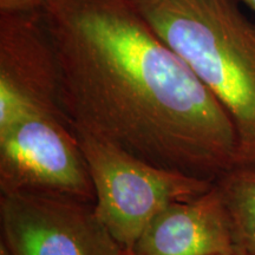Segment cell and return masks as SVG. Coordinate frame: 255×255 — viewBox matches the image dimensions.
Here are the masks:
<instances>
[{"mask_svg": "<svg viewBox=\"0 0 255 255\" xmlns=\"http://www.w3.org/2000/svg\"><path fill=\"white\" fill-rule=\"evenodd\" d=\"M0 255H12L11 252L2 241H0Z\"/></svg>", "mask_w": 255, "mask_h": 255, "instance_id": "11", "label": "cell"}, {"mask_svg": "<svg viewBox=\"0 0 255 255\" xmlns=\"http://www.w3.org/2000/svg\"><path fill=\"white\" fill-rule=\"evenodd\" d=\"M40 14L73 130L210 181L238 167L228 113L136 0H46Z\"/></svg>", "mask_w": 255, "mask_h": 255, "instance_id": "1", "label": "cell"}, {"mask_svg": "<svg viewBox=\"0 0 255 255\" xmlns=\"http://www.w3.org/2000/svg\"><path fill=\"white\" fill-rule=\"evenodd\" d=\"M46 0H0V13H27L40 11Z\"/></svg>", "mask_w": 255, "mask_h": 255, "instance_id": "9", "label": "cell"}, {"mask_svg": "<svg viewBox=\"0 0 255 255\" xmlns=\"http://www.w3.org/2000/svg\"><path fill=\"white\" fill-rule=\"evenodd\" d=\"M0 228L12 255H132L101 222L94 202L72 197L0 195Z\"/></svg>", "mask_w": 255, "mask_h": 255, "instance_id": "5", "label": "cell"}, {"mask_svg": "<svg viewBox=\"0 0 255 255\" xmlns=\"http://www.w3.org/2000/svg\"><path fill=\"white\" fill-rule=\"evenodd\" d=\"M131 253H132V252H131ZM132 255H133V254H132Z\"/></svg>", "mask_w": 255, "mask_h": 255, "instance_id": "13", "label": "cell"}, {"mask_svg": "<svg viewBox=\"0 0 255 255\" xmlns=\"http://www.w3.org/2000/svg\"><path fill=\"white\" fill-rule=\"evenodd\" d=\"M12 194L95 203L87 159L68 120L30 113L0 126V195Z\"/></svg>", "mask_w": 255, "mask_h": 255, "instance_id": "4", "label": "cell"}, {"mask_svg": "<svg viewBox=\"0 0 255 255\" xmlns=\"http://www.w3.org/2000/svg\"><path fill=\"white\" fill-rule=\"evenodd\" d=\"M75 131L94 184L96 214L128 251L165 206L194 199L214 186L215 181L158 167L111 143Z\"/></svg>", "mask_w": 255, "mask_h": 255, "instance_id": "3", "label": "cell"}, {"mask_svg": "<svg viewBox=\"0 0 255 255\" xmlns=\"http://www.w3.org/2000/svg\"><path fill=\"white\" fill-rule=\"evenodd\" d=\"M231 223L233 245L255 255V168L231 169L215 181Z\"/></svg>", "mask_w": 255, "mask_h": 255, "instance_id": "8", "label": "cell"}, {"mask_svg": "<svg viewBox=\"0 0 255 255\" xmlns=\"http://www.w3.org/2000/svg\"><path fill=\"white\" fill-rule=\"evenodd\" d=\"M30 113L66 119L55 50L40 11L0 13V126Z\"/></svg>", "mask_w": 255, "mask_h": 255, "instance_id": "6", "label": "cell"}, {"mask_svg": "<svg viewBox=\"0 0 255 255\" xmlns=\"http://www.w3.org/2000/svg\"><path fill=\"white\" fill-rule=\"evenodd\" d=\"M219 255H246V254H245L242 251L239 250V248H237L235 246H233L229 251L223 252V253L219 254Z\"/></svg>", "mask_w": 255, "mask_h": 255, "instance_id": "10", "label": "cell"}, {"mask_svg": "<svg viewBox=\"0 0 255 255\" xmlns=\"http://www.w3.org/2000/svg\"><path fill=\"white\" fill-rule=\"evenodd\" d=\"M234 246L219 188L175 201L149 221L131 250L133 255H219Z\"/></svg>", "mask_w": 255, "mask_h": 255, "instance_id": "7", "label": "cell"}, {"mask_svg": "<svg viewBox=\"0 0 255 255\" xmlns=\"http://www.w3.org/2000/svg\"><path fill=\"white\" fill-rule=\"evenodd\" d=\"M136 1L228 113L238 136V165L255 168V21L237 0Z\"/></svg>", "mask_w": 255, "mask_h": 255, "instance_id": "2", "label": "cell"}, {"mask_svg": "<svg viewBox=\"0 0 255 255\" xmlns=\"http://www.w3.org/2000/svg\"><path fill=\"white\" fill-rule=\"evenodd\" d=\"M240 1L244 2V4H246L248 7L251 9H253L255 12V0H240Z\"/></svg>", "mask_w": 255, "mask_h": 255, "instance_id": "12", "label": "cell"}]
</instances>
